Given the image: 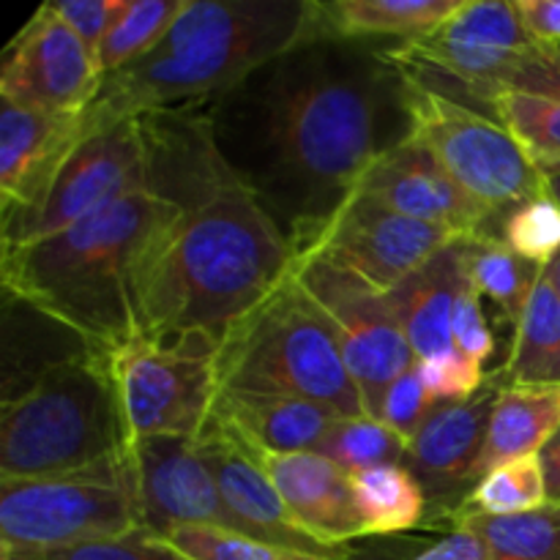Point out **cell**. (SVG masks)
Wrapping results in <instances>:
<instances>
[{"label":"cell","mask_w":560,"mask_h":560,"mask_svg":"<svg viewBox=\"0 0 560 560\" xmlns=\"http://www.w3.org/2000/svg\"><path fill=\"white\" fill-rule=\"evenodd\" d=\"M413 560H495L490 556V550L485 547V541L479 536H474L470 530L457 528L448 536H443L441 541L424 550Z\"/></svg>","instance_id":"obj_42"},{"label":"cell","mask_w":560,"mask_h":560,"mask_svg":"<svg viewBox=\"0 0 560 560\" xmlns=\"http://www.w3.org/2000/svg\"><path fill=\"white\" fill-rule=\"evenodd\" d=\"M454 241L459 238L448 230L402 217L375 197L353 191L312 252L355 271L381 293H392Z\"/></svg>","instance_id":"obj_14"},{"label":"cell","mask_w":560,"mask_h":560,"mask_svg":"<svg viewBox=\"0 0 560 560\" xmlns=\"http://www.w3.org/2000/svg\"><path fill=\"white\" fill-rule=\"evenodd\" d=\"M197 446H200L202 459L217 479L230 514L238 520L246 536L271 541V545L293 547V550L326 552L301 534L299 525L290 517L288 506L279 498L277 487L262 470L257 454L233 430H228L222 421L211 416L206 430L197 438Z\"/></svg>","instance_id":"obj_20"},{"label":"cell","mask_w":560,"mask_h":560,"mask_svg":"<svg viewBox=\"0 0 560 560\" xmlns=\"http://www.w3.org/2000/svg\"><path fill=\"white\" fill-rule=\"evenodd\" d=\"M91 135L85 113L47 115L3 104L0 115V197L3 222L42 206L74 148Z\"/></svg>","instance_id":"obj_18"},{"label":"cell","mask_w":560,"mask_h":560,"mask_svg":"<svg viewBox=\"0 0 560 560\" xmlns=\"http://www.w3.org/2000/svg\"><path fill=\"white\" fill-rule=\"evenodd\" d=\"M539 463L545 468L547 479V501L560 506V430L550 438L545 448L539 452Z\"/></svg>","instance_id":"obj_43"},{"label":"cell","mask_w":560,"mask_h":560,"mask_svg":"<svg viewBox=\"0 0 560 560\" xmlns=\"http://www.w3.org/2000/svg\"><path fill=\"white\" fill-rule=\"evenodd\" d=\"M432 410H435V402H432V397L427 394L419 375V364H416L410 366L402 377H397V381L388 386V392L383 394L377 419H381L383 424L392 427L394 432H399V435L410 443L416 438V432L421 430V424L430 419Z\"/></svg>","instance_id":"obj_36"},{"label":"cell","mask_w":560,"mask_h":560,"mask_svg":"<svg viewBox=\"0 0 560 560\" xmlns=\"http://www.w3.org/2000/svg\"><path fill=\"white\" fill-rule=\"evenodd\" d=\"M0 560H27V558L20 556V552L9 550V547H0Z\"/></svg>","instance_id":"obj_46"},{"label":"cell","mask_w":560,"mask_h":560,"mask_svg":"<svg viewBox=\"0 0 560 560\" xmlns=\"http://www.w3.org/2000/svg\"><path fill=\"white\" fill-rule=\"evenodd\" d=\"M410 137L495 217L550 195L539 164L492 115L452 102L408 80Z\"/></svg>","instance_id":"obj_9"},{"label":"cell","mask_w":560,"mask_h":560,"mask_svg":"<svg viewBox=\"0 0 560 560\" xmlns=\"http://www.w3.org/2000/svg\"><path fill=\"white\" fill-rule=\"evenodd\" d=\"M126 459L151 536L180 525L244 534L202 459L197 438H148L129 443Z\"/></svg>","instance_id":"obj_15"},{"label":"cell","mask_w":560,"mask_h":560,"mask_svg":"<svg viewBox=\"0 0 560 560\" xmlns=\"http://www.w3.org/2000/svg\"><path fill=\"white\" fill-rule=\"evenodd\" d=\"M457 525L479 536L495 560H560V506L556 503L514 517L457 512Z\"/></svg>","instance_id":"obj_28"},{"label":"cell","mask_w":560,"mask_h":560,"mask_svg":"<svg viewBox=\"0 0 560 560\" xmlns=\"http://www.w3.org/2000/svg\"><path fill=\"white\" fill-rule=\"evenodd\" d=\"M547 479L539 457H523L490 470L457 512H479L490 517H514L547 506Z\"/></svg>","instance_id":"obj_32"},{"label":"cell","mask_w":560,"mask_h":560,"mask_svg":"<svg viewBox=\"0 0 560 560\" xmlns=\"http://www.w3.org/2000/svg\"><path fill=\"white\" fill-rule=\"evenodd\" d=\"M463 257L470 288L495 301L517 328L545 268L530 266L523 257L514 255L506 241L492 235V230L463 238Z\"/></svg>","instance_id":"obj_26"},{"label":"cell","mask_w":560,"mask_h":560,"mask_svg":"<svg viewBox=\"0 0 560 560\" xmlns=\"http://www.w3.org/2000/svg\"><path fill=\"white\" fill-rule=\"evenodd\" d=\"M465 284L468 273H465L463 238H459L438 252L405 282H399L392 293H386L388 306L397 315L405 339L419 361L454 350V306Z\"/></svg>","instance_id":"obj_21"},{"label":"cell","mask_w":560,"mask_h":560,"mask_svg":"<svg viewBox=\"0 0 560 560\" xmlns=\"http://www.w3.org/2000/svg\"><path fill=\"white\" fill-rule=\"evenodd\" d=\"M293 273L326 312L366 416L377 419L388 386L419 364L386 293L317 252L299 257Z\"/></svg>","instance_id":"obj_11"},{"label":"cell","mask_w":560,"mask_h":560,"mask_svg":"<svg viewBox=\"0 0 560 560\" xmlns=\"http://www.w3.org/2000/svg\"><path fill=\"white\" fill-rule=\"evenodd\" d=\"M189 0H126L124 14L115 20L96 52L102 77L115 74L151 52L164 33L175 25Z\"/></svg>","instance_id":"obj_29"},{"label":"cell","mask_w":560,"mask_h":560,"mask_svg":"<svg viewBox=\"0 0 560 560\" xmlns=\"http://www.w3.org/2000/svg\"><path fill=\"white\" fill-rule=\"evenodd\" d=\"M129 452L107 355L93 348L44 364L0 416V479L80 474Z\"/></svg>","instance_id":"obj_5"},{"label":"cell","mask_w":560,"mask_h":560,"mask_svg":"<svg viewBox=\"0 0 560 560\" xmlns=\"http://www.w3.org/2000/svg\"><path fill=\"white\" fill-rule=\"evenodd\" d=\"M560 430V386H503L492 405L479 481L490 470L523 457H539Z\"/></svg>","instance_id":"obj_23"},{"label":"cell","mask_w":560,"mask_h":560,"mask_svg":"<svg viewBox=\"0 0 560 560\" xmlns=\"http://www.w3.org/2000/svg\"><path fill=\"white\" fill-rule=\"evenodd\" d=\"M530 38L545 47H560V0H514Z\"/></svg>","instance_id":"obj_41"},{"label":"cell","mask_w":560,"mask_h":560,"mask_svg":"<svg viewBox=\"0 0 560 560\" xmlns=\"http://www.w3.org/2000/svg\"><path fill=\"white\" fill-rule=\"evenodd\" d=\"M217 366L219 392L299 397L342 419L366 416L334 326L295 273L230 331Z\"/></svg>","instance_id":"obj_6"},{"label":"cell","mask_w":560,"mask_h":560,"mask_svg":"<svg viewBox=\"0 0 560 560\" xmlns=\"http://www.w3.org/2000/svg\"><path fill=\"white\" fill-rule=\"evenodd\" d=\"M213 419L233 430L246 446L268 454L315 452L342 416L326 405L273 394L219 392Z\"/></svg>","instance_id":"obj_22"},{"label":"cell","mask_w":560,"mask_h":560,"mask_svg":"<svg viewBox=\"0 0 560 560\" xmlns=\"http://www.w3.org/2000/svg\"><path fill=\"white\" fill-rule=\"evenodd\" d=\"M98 85L96 55L55 14L52 3L38 5L3 55V104L47 115H80L91 107Z\"/></svg>","instance_id":"obj_13"},{"label":"cell","mask_w":560,"mask_h":560,"mask_svg":"<svg viewBox=\"0 0 560 560\" xmlns=\"http://www.w3.org/2000/svg\"><path fill=\"white\" fill-rule=\"evenodd\" d=\"M255 454L293 523L320 550L328 552L331 547L366 536L350 476L331 459L317 452Z\"/></svg>","instance_id":"obj_19"},{"label":"cell","mask_w":560,"mask_h":560,"mask_svg":"<svg viewBox=\"0 0 560 560\" xmlns=\"http://www.w3.org/2000/svg\"><path fill=\"white\" fill-rule=\"evenodd\" d=\"M452 337L454 348L481 366L495 353V337H492V328L487 323L485 310H481V295L470 284H465V290L457 299V306H454Z\"/></svg>","instance_id":"obj_38"},{"label":"cell","mask_w":560,"mask_h":560,"mask_svg":"<svg viewBox=\"0 0 560 560\" xmlns=\"http://www.w3.org/2000/svg\"><path fill=\"white\" fill-rule=\"evenodd\" d=\"M503 386H560V295L541 271L514 328Z\"/></svg>","instance_id":"obj_25"},{"label":"cell","mask_w":560,"mask_h":560,"mask_svg":"<svg viewBox=\"0 0 560 560\" xmlns=\"http://www.w3.org/2000/svg\"><path fill=\"white\" fill-rule=\"evenodd\" d=\"M541 173H545L547 178V191H550L552 200L560 206V164H556V167H545Z\"/></svg>","instance_id":"obj_44"},{"label":"cell","mask_w":560,"mask_h":560,"mask_svg":"<svg viewBox=\"0 0 560 560\" xmlns=\"http://www.w3.org/2000/svg\"><path fill=\"white\" fill-rule=\"evenodd\" d=\"M219 348L208 339L135 337L107 355L129 443L200 438L219 397Z\"/></svg>","instance_id":"obj_10"},{"label":"cell","mask_w":560,"mask_h":560,"mask_svg":"<svg viewBox=\"0 0 560 560\" xmlns=\"http://www.w3.org/2000/svg\"><path fill=\"white\" fill-rule=\"evenodd\" d=\"M142 189H151V156L145 126L137 115L88 135L49 186L42 206L5 219L3 246L49 238L109 202Z\"/></svg>","instance_id":"obj_12"},{"label":"cell","mask_w":560,"mask_h":560,"mask_svg":"<svg viewBox=\"0 0 560 560\" xmlns=\"http://www.w3.org/2000/svg\"><path fill=\"white\" fill-rule=\"evenodd\" d=\"M501 388L485 386L468 402L435 405L410 441L405 465L427 495V506H463L465 490L479 485V457L490 430L492 405Z\"/></svg>","instance_id":"obj_17"},{"label":"cell","mask_w":560,"mask_h":560,"mask_svg":"<svg viewBox=\"0 0 560 560\" xmlns=\"http://www.w3.org/2000/svg\"><path fill=\"white\" fill-rule=\"evenodd\" d=\"M419 375L427 394H430L435 405L468 402V399H474L487 386L485 366L470 361L457 348L448 350V353L421 359Z\"/></svg>","instance_id":"obj_35"},{"label":"cell","mask_w":560,"mask_h":560,"mask_svg":"<svg viewBox=\"0 0 560 560\" xmlns=\"http://www.w3.org/2000/svg\"><path fill=\"white\" fill-rule=\"evenodd\" d=\"M501 238L525 262L547 268L560 252V206L545 195L514 208L503 222Z\"/></svg>","instance_id":"obj_34"},{"label":"cell","mask_w":560,"mask_h":560,"mask_svg":"<svg viewBox=\"0 0 560 560\" xmlns=\"http://www.w3.org/2000/svg\"><path fill=\"white\" fill-rule=\"evenodd\" d=\"M408 446L410 443L381 419L359 416V419L334 421L315 452L353 476L377 465H399L408 454Z\"/></svg>","instance_id":"obj_30"},{"label":"cell","mask_w":560,"mask_h":560,"mask_svg":"<svg viewBox=\"0 0 560 560\" xmlns=\"http://www.w3.org/2000/svg\"><path fill=\"white\" fill-rule=\"evenodd\" d=\"M366 536H392L421 525L427 495L402 465H377L350 476Z\"/></svg>","instance_id":"obj_27"},{"label":"cell","mask_w":560,"mask_h":560,"mask_svg":"<svg viewBox=\"0 0 560 560\" xmlns=\"http://www.w3.org/2000/svg\"><path fill=\"white\" fill-rule=\"evenodd\" d=\"M164 541L170 550L189 560H342L331 552H306L293 547L271 545V541L252 539L246 534L222 528H202V525H180L153 536Z\"/></svg>","instance_id":"obj_33"},{"label":"cell","mask_w":560,"mask_h":560,"mask_svg":"<svg viewBox=\"0 0 560 560\" xmlns=\"http://www.w3.org/2000/svg\"><path fill=\"white\" fill-rule=\"evenodd\" d=\"M355 191L375 197L402 217L448 230L457 238L485 233L495 219L410 135L375 159Z\"/></svg>","instance_id":"obj_16"},{"label":"cell","mask_w":560,"mask_h":560,"mask_svg":"<svg viewBox=\"0 0 560 560\" xmlns=\"http://www.w3.org/2000/svg\"><path fill=\"white\" fill-rule=\"evenodd\" d=\"M361 38L295 44L213 102V145L295 257L317 246L377 156L410 135L408 77Z\"/></svg>","instance_id":"obj_1"},{"label":"cell","mask_w":560,"mask_h":560,"mask_svg":"<svg viewBox=\"0 0 560 560\" xmlns=\"http://www.w3.org/2000/svg\"><path fill=\"white\" fill-rule=\"evenodd\" d=\"M509 91L539 93V96L560 98V47H536L514 74Z\"/></svg>","instance_id":"obj_40"},{"label":"cell","mask_w":560,"mask_h":560,"mask_svg":"<svg viewBox=\"0 0 560 560\" xmlns=\"http://www.w3.org/2000/svg\"><path fill=\"white\" fill-rule=\"evenodd\" d=\"M142 530L145 517L126 454L80 474L0 479V547L14 552L74 550Z\"/></svg>","instance_id":"obj_7"},{"label":"cell","mask_w":560,"mask_h":560,"mask_svg":"<svg viewBox=\"0 0 560 560\" xmlns=\"http://www.w3.org/2000/svg\"><path fill=\"white\" fill-rule=\"evenodd\" d=\"M545 273H547V279H550V284H552V288H556V293L560 295V252H558V257H556V260H552L550 266L545 268Z\"/></svg>","instance_id":"obj_45"},{"label":"cell","mask_w":560,"mask_h":560,"mask_svg":"<svg viewBox=\"0 0 560 560\" xmlns=\"http://www.w3.org/2000/svg\"><path fill=\"white\" fill-rule=\"evenodd\" d=\"M151 189L178 206L135 279L137 337L222 348L295 268V252L213 145L200 104L140 115Z\"/></svg>","instance_id":"obj_2"},{"label":"cell","mask_w":560,"mask_h":560,"mask_svg":"<svg viewBox=\"0 0 560 560\" xmlns=\"http://www.w3.org/2000/svg\"><path fill=\"white\" fill-rule=\"evenodd\" d=\"M317 36V3L310 0H189L151 52L102 77L85 109L88 129L213 102Z\"/></svg>","instance_id":"obj_3"},{"label":"cell","mask_w":560,"mask_h":560,"mask_svg":"<svg viewBox=\"0 0 560 560\" xmlns=\"http://www.w3.org/2000/svg\"><path fill=\"white\" fill-rule=\"evenodd\" d=\"M492 118L545 167L560 164V98L525 91H503L492 102Z\"/></svg>","instance_id":"obj_31"},{"label":"cell","mask_w":560,"mask_h":560,"mask_svg":"<svg viewBox=\"0 0 560 560\" xmlns=\"http://www.w3.org/2000/svg\"><path fill=\"white\" fill-rule=\"evenodd\" d=\"M541 47L506 0H463L435 31L388 47L405 77L470 109L487 107L512 88L514 74Z\"/></svg>","instance_id":"obj_8"},{"label":"cell","mask_w":560,"mask_h":560,"mask_svg":"<svg viewBox=\"0 0 560 560\" xmlns=\"http://www.w3.org/2000/svg\"><path fill=\"white\" fill-rule=\"evenodd\" d=\"M463 0H337L317 3V33L334 38L394 36L413 42L441 27Z\"/></svg>","instance_id":"obj_24"},{"label":"cell","mask_w":560,"mask_h":560,"mask_svg":"<svg viewBox=\"0 0 560 560\" xmlns=\"http://www.w3.org/2000/svg\"><path fill=\"white\" fill-rule=\"evenodd\" d=\"M52 9L82 38V44L96 55L109 27L124 14L126 0H58V3H52Z\"/></svg>","instance_id":"obj_39"},{"label":"cell","mask_w":560,"mask_h":560,"mask_svg":"<svg viewBox=\"0 0 560 560\" xmlns=\"http://www.w3.org/2000/svg\"><path fill=\"white\" fill-rule=\"evenodd\" d=\"M25 556V552H20ZM27 560H189L170 550L164 541L153 539L151 534H135L118 541H102V545L74 547V550L58 552H31Z\"/></svg>","instance_id":"obj_37"},{"label":"cell","mask_w":560,"mask_h":560,"mask_svg":"<svg viewBox=\"0 0 560 560\" xmlns=\"http://www.w3.org/2000/svg\"><path fill=\"white\" fill-rule=\"evenodd\" d=\"M178 206L153 189L109 202L82 222L3 246L5 293L109 355L137 337L135 279L153 235Z\"/></svg>","instance_id":"obj_4"}]
</instances>
